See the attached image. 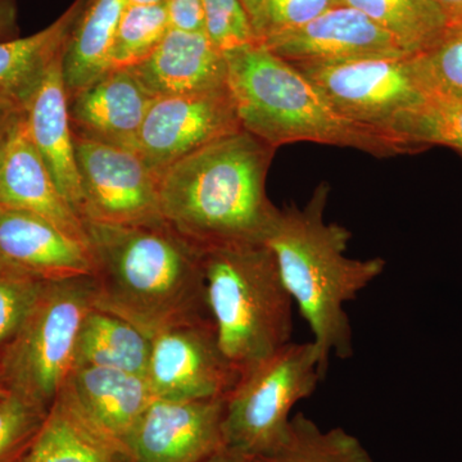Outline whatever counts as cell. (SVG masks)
Segmentation results:
<instances>
[{
    "instance_id": "ba28073f",
    "label": "cell",
    "mask_w": 462,
    "mask_h": 462,
    "mask_svg": "<svg viewBox=\"0 0 462 462\" xmlns=\"http://www.w3.org/2000/svg\"><path fill=\"white\" fill-rule=\"evenodd\" d=\"M412 56L291 65L306 76L337 114L388 133L398 115L428 98Z\"/></svg>"
},
{
    "instance_id": "52a82bcc",
    "label": "cell",
    "mask_w": 462,
    "mask_h": 462,
    "mask_svg": "<svg viewBox=\"0 0 462 462\" xmlns=\"http://www.w3.org/2000/svg\"><path fill=\"white\" fill-rule=\"evenodd\" d=\"M324 379L312 340L288 343L240 374L225 398V447L249 458L275 451L288 437L294 406Z\"/></svg>"
},
{
    "instance_id": "7a4b0ae2",
    "label": "cell",
    "mask_w": 462,
    "mask_h": 462,
    "mask_svg": "<svg viewBox=\"0 0 462 462\" xmlns=\"http://www.w3.org/2000/svg\"><path fill=\"white\" fill-rule=\"evenodd\" d=\"M276 149L242 129L167 167L163 220L202 251L264 243L281 211L266 190Z\"/></svg>"
},
{
    "instance_id": "5b68a950",
    "label": "cell",
    "mask_w": 462,
    "mask_h": 462,
    "mask_svg": "<svg viewBox=\"0 0 462 462\" xmlns=\"http://www.w3.org/2000/svg\"><path fill=\"white\" fill-rule=\"evenodd\" d=\"M203 270L216 339L236 372L291 342L294 302L264 243L206 249Z\"/></svg>"
},
{
    "instance_id": "8fae6325",
    "label": "cell",
    "mask_w": 462,
    "mask_h": 462,
    "mask_svg": "<svg viewBox=\"0 0 462 462\" xmlns=\"http://www.w3.org/2000/svg\"><path fill=\"white\" fill-rule=\"evenodd\" d=\"M145 379L154 398H226L240 374L225 357L211 320L169 328L152 337Z\"/></svg>"
},
{
    "instance_id": "30bf717a",
    "label": "cell",
    "mask_w": 462,
    "mask_h": 462,
    "mask_svg": "<svg viewBox=\"0 0 462 462\" xmlns=\"http://www.w3.org/2000/svg\"><path fill=\"white\" fill-rule=\"evenodd\" d=\"M242 129L227 85L200 93L157 97L145 115L136 151L160 175L181 158Z\"/></svg>"
},
{
    "instance_id": "ab89813d",
    "label": "cell",
    "mask_w": 462,
    "mask_h": 462,
    "mask_svg": "<svg viewBox=\"0 0 462 462\" xmlns=\"http://www.w3.org/2000/svg\"><path fill=\"white\" fill-rule=\"evenodd\" d=\"M7 389L3 385L2 380H0V398L5 397L7 394Z\"/></svg>"
},
{
    "instance_id": "9c48e42d",
    "label": "cell",
    "mask_w": 462,
    "mask_h": 462,
    "mask_svg": "<svg viewBox=\"0 0 462 462\" xmlns=\"http://www.w3.org/2000/svg\"><path fill=\"white\" fill-rule=\"evenodd\" d=\"M74 143L84 223L136 225L163 220L160 175L138 151L76 135Z\"/></svg>"
},
{
    "instance_id": "e575fe53",
    "label": "cell",
    "mask_w": 462,
    "mask_h": 462,
    "mask_svg": "<svg viewBox=\"0 0 462 462\" xmlns=\"http://www.w3.org/2000/svg\"><path fill=\"white\" fill-rule=\"evenodd\" d=\"M25 114L26 112L14 107L11 103L0 99V153L7 145L12 134L16 130L17 125Z\"/></svg>"
},
{
    "instance_id": "3957f363",
    "label": "cell",
    "mask_w": 462,
    "mask_h": 462,
    "mask_svg": "<svg viewBox=\"0 0 462 462\" xmlns=\"http://www.w3.org/2000/svg\"><path fill=\"white\" fill-rule=\"evenodd\" d=\"M330 185L320 182L303 207L281 208L264 245L272 249L282 284L312 333L322 374L330 358L354 356L346 305L384 273V258L346 256L351 231L325 220Z\"/></svg>"
},
{
    "instance_id": "484cf974",
    "label": "cell",
    "mask_w": 462,
    "mask_h": 462,
    "mask_svg": "<svg viewBox=\"0 0 462 462\" xmlns=\"http://www.w3.org/2000/svg\"><path fill=\"white\" fill-rule=\"evenodd\" d=\"M388 133L415 153L433 145L462 153V99L428 97L398 115Z\"/></svg>"
},
{
    "instance_id": "74e56055",
    "label": "cell",
    "mask_w": 462,
    "mask_h": 462,
    "mask_svg": "<svg viewBox=\"0 0 462 462\" xmlns=\"http://www.w3.org/2000/svg\"><path fill=\"white\" fill-rule=\"evenodd\" d=\"M127 5H165L166 0H126Z\"/></svg>"
},
{
    "instance_id": "d6986e66",
    "label": "cell",
    "mask_w": 462,
    "mask_h": 462,
    "mask_svg": "<svg viewBox=\"0 0 462 462\" xmlns=\"http://www.w3.org/2000/svg\"><path fill=\"white\" fill-rule=\"evenodd\" d=\"M62 60L54 63L32 97L26 108L25 120L30 139L53 176L58 189L81 217L83 194Z\"/></svg>"
},
{
    "instance_id": "7402d4cb",
    "label": "cell",
    "mask_w": 462,
    "mask_h": 462,
    "mask_svg": "<svg viewBox=\"0 0 462 462\" xmlns=\"http://www.w3.org/2000/svg\"><path fill=\"white\" fill-rule=\"evenodd\" d=\"M126 0H89L63 54L69 99L111 69V51Z\"/></svg>"
},
{
    "instance_id": "8d00e7d4",
    "label": "cell",
    "mask_w": 462,
    "mask_h": 462,
    "mask_svg": "<svg viewBox=\"0 0 462 462\" xmlns=\"http://www.w3.org/2000/svg\"><path fill=\"white\" fill-rule=\"evenodd\" d=\"M249 460H251V458L247 457V456L239 454V452L227 448V447H224L220 451L209 456L208 458H206V460L202 462H249Z\"/></svg>"
},
{
    "instance_id": "ffe728a7",
    "label": "cell",
    "mask_w": 462,
    "mask_h": 462,
    "mask_svg": "<svg viewBox=\"0 0 462 462\" xmlns=\"http://www.w3.org/2000/svg\"><path fill=\"white\" fill-rule=\"evenodd\" d=\"M89 0H74L42 32L0 42V99L26 112L32 97L58 60L63 58L79 18Z\"/></svg>"
},
{
    "instance_id": "7c38bea8",
    "label": "cell",
    "mask_w": 462,
    "mask_h": 462,
    "mask_svg": "<svg viewBox=\"0 0 462 462\" xmlns=\"http://www.w3.org/2000/svg\"><path fill=\"white\" fill-rule=\"evenodd\" d=\"M225 398H154L124 440L133 462H202L224 448Z\"/></svg>"
},
{
    "instance_id": "f1b7e54d",
    "label": "cell",
    "mask_w": 462,
    "mask_h": 462,
    "mask_svg": "<svg viewBox=\"0 0 462 462\" xmlns=\"http://www.w3.org/2000/svg\"><path fill=\"white\" fill-rule=\"evenodd\" d=\"M50 282L0 254V352L14 338Z\"/></svg>"
},
{
    "instance_id": "9a60e30c",
    "label": "cell",
    "mask_w": 462,
    "mask_h": 462,
    "mask_svg": "<svg viewBox=\"0 0 462 462\" xmlns=\"http://www.w3.org/2000/svg\"><path fill=\"white\" fill-rule=\"evenodd\" d=\"M0 205L41 216L88 245L84 220L58 189L30 139L25 116L0 153Z\"/></svg>"
},
{
    "instance_id": "d6a6232c",
    "label": "cell",
    "mask_w": 462,
    "mask_h": 462,
    "mask_svg": "<svg viewBox=\"0 0 462 462\" xmlns=\"http://www.w3.org/2000/svg\"><path fill=\"white\" fill-rule=\"evenodd\" d=\"M165 7L170 29L205 32L203 0H166Z\"/></svg>"
},
{
    "instance_id": "d590c367",
    "label": "cell",
    "mask_w": 462,
    "mask_h": 462,
    "mask_svg": "<svg viewBox=\"0 0 462 462\" xmlns=\"http://www.w3.org/2000/svg\"><path fill=\"white\" fill-rule=\"evenodd\" d=\"M445 14L448 27H462V0H431Z\"/></svg>"
},
{
    "instance_id": "4316f807",
    "label": "cell",
    "mask_w": 462,
    "mask_h": 462,
    "mask_svg": "<svg viewBox=\"0 0 462 462\" xmlns=\"http://www.w3.org/2000/svg\"><path fill=\"white\" fill-rule=\"evenodd\" d=\"M165 5H127L111 51L112 69H132L147 60L169 32Z\"/></svg>"
},
{
    "instance_id": "e0dca14e",
    "label": "cell",
    "mask_w": 462,
    "mask_h": 462,
    "mask_svg": "<svg viewBox=\"0 0 462 462\" xmlns=\"http://www.w3.org/2000/svg\"><path fill=\"white\" fill-rule=\"evenodd\" d=\"M0 254L47 281L91 275L89 247L50 221L0 205Z\"/></svg>"
},
{
    "instance_id": "2e32d148",
    "label": "cell",
    "mask_w": 462,
    "mask_h": 462,
    "mask_svg": "<svg viewBox=\"0 0 462 462\" xmlns=\"http://www.w3.org/2000/svg\"><path fill=\"white\" fill-rule=\"evenodd\" d=\"M58 397L123 446L154 400L145 376L91 366L74 367Z\"/></svg>"
},
{
    "instance_id": "6da1fadb",
    "label": "cell",
    "mask_w": 462,
    "mask_h": 462,
    "mask_svg": "<svg viewBox=\"0 0 462 462\" xmlns=\"http://www.w3.org/2000/svg\"><path fill=\"white\" fill-rule=\"evenodd\" d=\"M94 307L121 316L153 337L179 325L211 320L203 251L165 220L89 223Z\"/></svg>"
},
{
    "instance_id": "4dcf8cb0",
    "label": "cell",
    "mask_w": 462,
    "mask_h": 462,
    "mask_svg": "<svg viewBox=\"0 0 462 462\" xmlns=\"http://www.w3.org/2000/svg\"><path fill=\"white\" fill-rule=\"evenodd\" d=\"M205 33L221 53L257 44L254 23L240 0H203Z\"/></svg>"
},
{
    "instance_id": "4fadbf2b",
    "label": "cell",
    "mask_w": 462,
    "mask_h": 462,
    "mask_svg": "<svg viewBox=\"0 0 462 462\" xmlns=\"http://www.w3.org/2000/svg\"><path fill=\"white\" fill-rule=\"evenodd\" d=\"M261 44L293 65L412 56L366 14L346 5L331 7L306 25Z\"/></svg>"
},
{
    "instance_id": "277c9868",
    "label": "cell",
    "mask_w": 462,
    "mask_h": 462,
    "mask_svg": "<svg viewBox=\"0 0 462 462\" xmlns=\"http://www.w3.org/2000/svg\"><path fill=\"white\" fill-rule=\"evenodd\" d=\"M224 56L243 129L273 147L311 142L376 157L415 153L388 133L337 114L296 66L261 42Z\"/></svg>"
},
{
    "instance_id": "d4e9b609",
    "label": "cell",
    "mask_w": 462,
    "mask_h": 462,
    "mask_svg": "<svg viewBox=\"0 0 462 462\" xmlns=\"http://www.w3.org/2000/svg\"><path fill=\"white\" fill-rule=\"evenodd\" d=\"M249 462H374V458L349 431L340 427L322 430L312 419L297 413L284 442Z\"/></svg>"
},
{
    "instance_id": "ac0fdd59",
    "label": "cell",
    "mask_w": 462,
    "mask_h": 462,
    "mask_svg": "<svg viewBox=\"0 0 462 462\" xmlns=\"http://www.w3.org/2000/svg\"><path fill=\"white\" fill-rule=\"evenodd\" d=\"M130 69L153 98L200 93L227 85L225 56L205 32L170 29L157 50Z\"/></svg>"
},
{
    "instance_id": "8992f818",
    "label": "cell",
    "mask_w": 462,
    "mask_h": 462,
    "mask_svg": "<svg viewBox=\"0 0 462 462\" xmlns=\"http://www.w3.org/2000/svg\"><path fill=\"white\" fill-rule=\"evenodd\" d=\"M94 298L91 275L48 282L0 352V380L9 393L51 410L74 369L79 330Z\"/></svg>"
},
{
    "instance_id": "44dd1931",
    "label": "cell",
    "mask_w": 462,
    "mask_h": 462,
    "mask_svg": "<svg viewBox=\"0 0 462 462\" xmlns=\"http://www.w3.org/2000/svg\"><path fill=\"white\" fill-rule=\"evenodd\" d=\"M21 462H133L116 442L57 397Z\"/></svg>"
},
{
    "instance_id": "603a6c76",
    "label": "cell",
    "mask_w": 462,
    "mask_h": 462,
    "mask_svg": "<svg viewBox=\"0 0 462 462\" xmlns=\"http://www.w3.org/2000/svg\"><path fill=\"white\" fill-rule=\"evenodd\" d=\"M152 339L121 316L91 309L75 346L74 367H103L145 376Z\"/></svg>"
},
{
    "instance_id": "f35d334b",
    "label": "cell",
    "mask_w": 462,
    "mask_h": 462,
    "mask_svg": "<svg viewBox=\"0 0 462 462\" xmlns=\"http://www.w3.org/2000/svg\"><path fill=\"white\" fill-rule=\"evenodd\" d=\"M240 2H242L245 9H247L249 16L252 17L263 0H240Z\"/></svg>"
},
{
    "instance_id": "cb8c5ba5",
    "label": "cell",
    "mask_w": 462,
    "mask_h": 462,
    "mask_svg": "<svg viewBox=\"0 0 462 462\" xmlns=\"http://www.w3.org/2000/svg\"><path fill=\"white\" fill-rule=\"evenodd\" d=\"M358 9L391 33L407 53L418 54L436 44L447 30L445 14L431 0H339Z\"/></svg>"
},
{
    "instance_id": "83f0119b",
    "label": "cell",
    "mask_w": 462,
    "mask_h": 462,
    "mask_svg": "<svg viewBox=\"0 0 462 462\" xmlns=\"http://www.w3.org/2000/svg\"><path fill=\"white\" fill-rule=\"evenodd\" d=\"M412 63L428 97L462 99V27H448L436 44L413 54Z\"/></svg>"
},
{
    "instance_id": "1f68e13d",
    "label": "cell",
    "mask_w": 462,
    "mask_h": 462,
    "mask_svg": "<svg viewBox=\"0 0 462 462\" xmlns=\"http://www.w3.org/2000/svg\"><path fill=\"white\" fill-rule=\"evenodd\" d=\"M339 0H263L252 16L258 42L306 25Z\"/></svg>"
},
{
    "instance_id": "5bb4252c",
    "label": "cell",
    "mask_w": 462,
    "mask_h": 462,
    "mask_svg": "<svg viewBox=\"0 0 462 462\" xmlns=\"http://www.w3.org/2000/svg\"><path fill=\"white\" fill-rule=\"evenodd\" d=\"M153 97L130 69H112L69 99L72 134L114 147L138 148Z\"/></svg>"
},
{
    "instance_id": "836d02e7",
    "label": "cell",
    "mask_w": 462,
    "mask_h": 462,
    "mask_svg": "<svg viewBox=\"0 0 462 462\" xmlns=\"http://www.w3.org/2000/svg\"><path fill=\"white\" fill-rule=\"evenodd\" d=\"M18 0H0V42L20 38Z\"/></svg>"
},
{
    "instance_id": "f546056e",
    "label": "cell",
    "mask_w": 462,
    "mask_h": 462,
    "mask_svg": "<svg viewBox=\"0 0 462 462\" xmlns=\"http://www.w3.org/2000/svg\"><path fill=\"white\" fill-rule=\"evenodd\" d=\"M50 410L17 394L0 398V462H21Z\"/></svg>"
}]
</instances>
